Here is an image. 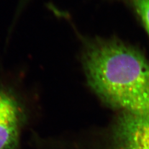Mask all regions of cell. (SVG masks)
Returning a JSON list of instances; mask_svg holds the SVG:
<instances>
[{
	"label": "cell",
	"instance_id": "6da1fadb",
	"mask_svg": "<svg viewBox=\"0 0 149 149\" xmlns=\"http://www.w3.org/2000/svg\"><path fill=\"white\" fill-rule=\"evenodd\" d=\"M88 84L114 108L149 113V62L140 51L113 39L90 41L83 55Z\"/></svg>",
	"mask_w": 149,
	"mask_h": 149
},
{
	"label": "cell",
	"instance_id": "7a4b0ae2",
	"mask_svg": "<svg viewBox=\"0 0 149 149\" xmlns=\"http://www.w3.org/2000/svg\"><path fill=\"white\" fill-rule=\"evenodd\" d=\"M31 97L22 79L0 76V149H22V137L32 121Z\"/></svg>",
	"mask_w": 149,
	"mask_h": 149
},
{
	"label": "cell",
	"instance_id": "3957f363",
	"mask_svg": "<svg viewBox=\"0 0 149 149\" xmlns=\"http://www.w3.org/2000/svg\"><path fill=\"white\" fill-rule=\"evenodd\" d=\"M113 149H149V113L125 112L116 125Z\"/></svg>",
	"mask_w": 149,
	"mask_h": 149
},
{
	"label": "cell",
	"instance_id": "277c9868",
	"mask_svg": "<svg viewBox=\"0 0 149 149\" xmlns=\"http://www.w3.org/2000/svg\"><path fill=\"white\" fill-rule=\"evenodd\" d=\"M132 7L149 35V0H124Z\"/></svg>",
	"mask_w": 149,
	"mask_h": 149
}]
</instances>
